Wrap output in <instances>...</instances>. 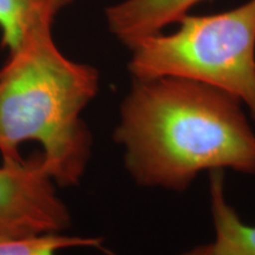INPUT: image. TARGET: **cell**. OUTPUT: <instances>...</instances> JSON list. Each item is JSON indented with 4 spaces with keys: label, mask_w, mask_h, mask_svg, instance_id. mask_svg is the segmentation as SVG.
Instances as JSON below:
<instances>
[{
    "label": "cell",
    "mask_w": 255,
    "mask_h": 255,
    "mask_svg": "<svg viewBox=\"0 0 255 255\" xmlns=\"http://www.w3.org/2000/svg\"><path fill=\"white\" fill-rule=\"evenodd\" d=\"M114 138L142 187L184 191L202 171L255 174V132L244 104L189 79L132 78Z\"/></svg>",
    "instance_id": "6da1fadb"
},
{
    "label": "cell",
    "mask_w": 255,
    "mask_h": 255,
    "mask_svg": "<svg viewBox=\"0 0 255 255\" xmlns=\"http://www.w3.org/2000/svg\"><path fill=\"white\" fill-rule=\"evenodd\" d=\"M102 239L69 237L62 233L26 239H0V255H56L73 247H101Z\"/></svg>",
    "instance_id": "ba28073f"
},
{
    "label": "cell",
    "mask_w": 255,
    "mask_h": 255,
    "mask_svg": "<svg viewBox=\"0 0 255 255\" xmlns=\"http://www.w3.org/2000/svg\"><path fill=\"white\" fill-rule=\"evenodd\" d=\"M75 0H0L1 44L13 52L25 40L52 30L57 15Z\"/></svg>",
    "instance_id": "8992f818"
},
{
    "label": "cell",
    "mask_w": 255,
    "mask_h": 255,
    "mask_svg": "<svg viewBox=\"0 0 255 255\" xmlns=\"http://www.w3.org/2000/svg\"><path fill=\"white\" fill-rule=\"evenodd\" d=\"M182 255H232L228 251L220 246L216 242H212V244L202 245V246H197L193 250L187 251L186 253Z\"/></svg>",
    "instance_id": "9c48e42d"
},
{
    "label": "cell",
    "mask_w": 255,
    "mask_h": 255,
    "mask_svg": "<svg viewBox=\"0 0 255 255\" xmlns=\"http://www.w3.org/2000/svg\"><path fill=\"white\" fill-rule=\"evenodd\" d=\"M100 89V73L73 62L56 45L52 30L33 34L0 70V154L23 157L19 146L36 141L55 183L78 184L90 159L92 138L81 115Z\"/></svg>",
    "instance_id": "7a4b0ae2"
},
{
    "label": "cell",
    "mask_w": 255,
    "mask_h": 255,
    "mask_svg": "<svg viewBox=\"0 0 255 255\" xmlns=\"http://www.w3.org/2000/svg\"><path fill=\"white\" fill-rule=\"evenodd\" d=\"M205 0H121L105 8L110 33L130 49L138 40L163 32Z\"/></svg>",
    "instance_id": "5b68a950"
},
{
    "label": "cell",
    "mask_w": 255,
    "mask_h": 255,
    "mask_svg": "<svg viewBox=\"0 0 255 255\" xmlns=\"http://www.w3.org/2000/svg\"><path fill=\"white\" fill-rule=\"evenodd\" d=\"M210 209L215 242L232 255H255V226L246 225L225 195L223 171H210Z\"/></svg>",
    "instance_id": "52a82bcc"
},
{
    "label": "cell",
    "mask_w": 255,
    "mask_h": 255,
    "mask_svg": "<svg viewBox=\"0 0 255 255\" xmlns=\"http://www.w3.org/2000/svg\"><path fill=\"white\" fill-rule=\"evenodd\" d=\"M71 218L57 195L43 154L0 167V239L62 233Z\"/></svg>",
    "instance_id": "277c9868"
},
{
    "label": "cell",
    "mask_w": 255,
    "mask_h": 255,
    "mask_svg": "<svg viewBox=\"0 0 255 255\" xmlns=\"http://www.w3.org/2000/svg\"><path fill=\"white\" fill-rule=\"evenodd\" d=\"M171 33L130 47L132 78L178 77L237 97L255 124V0L214 14H184Z\"/></svg>",
    "instance_id": "3957f363"
}]
</instances>
